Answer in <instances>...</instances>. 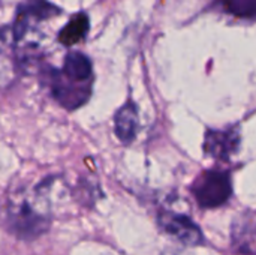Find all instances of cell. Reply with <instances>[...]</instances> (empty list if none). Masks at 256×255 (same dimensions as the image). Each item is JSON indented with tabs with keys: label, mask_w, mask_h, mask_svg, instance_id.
<instances>
[{
	"label": "cell",
	"mask_w": 256,
	"mask_h": 255,
	"mask_svg": "<svg viewBox=\"0 0 256 255\" xmlns=\"http://www.w3.org/2000/svg\"><path fill=\"white\" fill-rule=\"evenodd\" d=\"M88 27H90V23H88V18H87L86 14H76V15H74L69 20V23L58 33L60 44H63L66 47H70L74 44H78L87 35Z\"/></svg>",
	"instance_id": "cell-9"
},
{
	"label": "cell",
	"mask_w": 256,
	"mask_h": 255,
	"mask_svg": "<svg viewBox=\"0 0 256 255\" xmlns=\"http://www.w3.org/2000/svg\"><path fill=\"white\" fill-rule=\"evenodd\" d=\"M158 224L162 233L186 246H200L204 243L201 228L186 215L164 210L158 216Z\"/></svg>",
	"instance_id": "cell-4"
},
{
	"label": "cell",
	"mask_w": 256,
	"mask_h": 255,
	"mask_svg": "<svg viewBox=\"0 0 256 255\" xmlns=\"http://www.w3.org/2000/svg\"><path fill=\"white\" fill-rule=\"evenodd\" d=\"M196 203L204 209L224 206L232 195V183L230 173L220 170H206L190 186Z\"/></svg>",
	"instance_id": "cell-2"
},
{
	"label": "cell",
	"mask_w": 256,
	"mask_h": 255,
	"mask_svg": "<svg viewBox=\"0 0 256 255\" xmlns=\"http://www.w3.org/2000/svg\"><path fill=\"white\" fill-rule=\"evenodd\" d=\"M52 98L66 110H75L84 105L92 93V86L90 84H81L69 80L62 74V71L51 69L48 72V80H46Z\"/></svg>",
	"instance_id": "cell-3"
},
{
	"label": "cell",
	"mask_w": 256,
	"mask_h": 255,
	"mask_svg": "<svg viewBox=\"0 0 256 255\" xmlns=\"http://www.w3.org/2000/svg\"><path fill=\"white\" fill-rule=\"evenodd\" d=\"M60 9L46 0H24L16 12L15 24H14V38L15 42H22L33 27L42 21L48 20L54 15H58Z\"/></svg>",
	"instance_id": "cell-5"
},
{
	"label": "cell",
	"mask_w": 256,
	"mask_h": 255,
	"mask_svg": "<svg viewBox=\"0 0 256 255\" xmlns=\"http://www.w3.org/2000/svg\"><path fill=\"white\" fill-rule=\"evenodd\" d=\"M140 128V120H138V110L134 102H126L118 108V111L114 116V131L118 140L123 144H130Z\"/></svg>",
	"instance_id": "cell-7"
},
{
	"label": "cell",
	"mask_w": 256,
	"mask_h": 255,
	"mask_svg": "<svg viewBox=\"0 0 256 255\" xmlns=\"http://www.w3.org/2000/svg\"><path fill=\"white\" fill-rule=\"evenodd\" d=\"M240 147L238 128L228 129H208L204 138V153L214 159L228 161Z\"/></svg>",
	"instance_id": "cell-6"
},
{
	"label": "cell",
	"mask_w": 256,
	"mask_h": 255,
	"mask_svg": "<svg viewBox=\"0 0 256 255\" xmlns=\"http://www.w3.org/2000/svg\"><path fill=\"white\" fill-rule=\"evenodd\" d=\"M224 9L236 17L254 18L255 15V0H222Z\"/></svg>",
	"instance_id": "cell-10"
},
{
	"label": "cell",
	"mask_w": 256,
	"mask_h": 255,
	"mask_svg": "<svg viewBox=\"0 0 256 255\" xmlns=\"http://www.w3.org/2000/svg\"><path fill=\"white\" fill-rule=\"evenodd\" d=\"M52 212L42 195L33 188L14 194L4 204V227L15 237L33 240L46 233Z\"/></svg>",
	"instance_id": "cell-1"
},
{
	"label": "cell",
	"mask_w": 256,
	"mask_h": 255,
	"mask_svg": "<svg viewBox=\"0 0 256 255\" xmlns=\"http://www.w3.org/2000/svg\"><path fill=\"white\" fill-rule=\"evenodd\" d=\"M62 74L75 83L90 84L93 77V66L86 54L80 51H70L64 57Z\"/></svg>",
	"instance_id": "cell-8"
}]
</instances>
